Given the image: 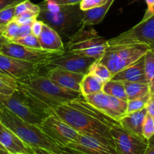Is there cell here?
<instances>
[{
  "label": "cell",
  "instance_id": "1",
  "mask_svg": "<svg viewBox=\"0 0 154 154\" xmlns=\"http://www.w3.org/2000/svg\"><path fill=\"white\" fill-rule=\"evenodd\" d=\"M54 113L79 133L94 137L115 147L110 129L120 125L119 123L96 109L83 96L57 107Z\"/></svg>",
  "mask_w": 154,
  "mask_h": 154
},
{
  "label": "cell",
  "instance_id": "2",
  "mask_svg": "<svg viewBox=\"0 0 154 154\" xmlns=\"http://www.w3.org/2000/svg\"><path fill=\"white\" fill-rule=\"evenodd\" d=\"M17 81L18 88L44 117L54 113L57 107L82 96L80 92L61 87L38 73Z\"/></svg>",
  "mask_w": 154,
  "mask_h": 154
},
{
  "label": "cell",
  "instance_id": "3",
  "mask_svg": "<svg viewBox=\"0 0 154 154\" xmlns=\"http://www.w3.org/2000/svg\"><path fill=\"white\" fill-rule=\"evenodd\" d=\"M0 109L1 123L32 148H43L57 154L77 153L53 141L37 125L22 120L4 106L0 105Z\"/></svg>",
  "mask_w": 154,
  "mask_h": 154
},
{
  "label": "cell",
  "instance_id": "4",
  "mask_svg": "<svg viewBox=\"0 0 154 154\" xmlns=\"http://www.w3.org/2000/svg\"><path fill=\"white\" fill-rule=\"evenodd\" d=\"M38 19L43 21L58 32L60 37L70 38L82 26L84 11L81 10L79 5H60L55 12L40 8Z\"/></svg>",
  "mask_w": 154,
  "mask_h": 154
},
{
  "label": "cell",
  "instance_id": "5",
  "mask_svg": "<svg viewBox=\"0 0 154 154\" xmlns=\"http://www.w3.org/2000/svg\"><path fill=\"white\" fill-rule=\"evenodd\" d=\"M67 50L99 60L108 47L107 40L90 26L82 25L67 42Z\"/></svg>",
  "mask_w": 154,
  "mask_h": 154
},
{
  "label": "cell",
  "instance_id": "6",
  "mask_svg": "<svg viewBox=\"0 0 154 154\" xmlns=\"http://www.w3.org/2000/svg\"><path fill=\"white\" fill-rule=\"evenodd\" d=\"M148 50L147 47L140 45L107 47L106 51L98 60L109 69L113 76L138 61Z\"/></svg>",
  "mask_w": 154,
  "mask_h": 154
},
{
  "label": "cell",
  "instance_id": "7",
  "mask_svg": "<svg viewBox=\"0 0 154 154\" xmlns=\"http://www.w3.org/2000/svg\"><path fill=\"white\" fill-rule=\"evenodd\" d=\"M108 47L140 45L154 52V15L116 37L107 40Z\"/></svg>",
  "mask_w": 154,
  "mask_h": 154
},
{
  "label": "cell",
  "instance_id": "8",
  "mask_svg": "<svg viewBox=\"0 0 154 154\" xmlns=\"http://www.w3.org/2000/svg\"><path fill=\"white\" fill-rule=\"evenodd\" d=\"M0 105L32 124L39 126L45 118L33 107L19 88L11 95L0 94Z\"/></svg>",
  "mask_w": 154,
  "mask_h": 154
},
{
  "label": "cell",
  "instance_id": "9",
  "mask_svg": "<svg viewBox=\"0 0 154 154\" xmlns=\"http://www.w3.org/2000/svg\"><path fill=\"white\" fill-rule=\"evenodd\" d=\"M38 126L53 141L64 147L75 141L80 134L55 113L45 117Z\"/></svg>",
  "mask_w": 154,
  "mask_h": 154
},
{
  "label": "cell",
  "instance_id": "10",
  "mask_svg": "<svg viewBox=\"0 0 154 154\" xmlns=\"http://www.w3.org/2000/svg\"><path fill=\"white\" fill-rule=\"evenodd\" d=\"M84 99L101 113L118 123L126 114L127 101L122 100L103 91L89 95Z\"/></svg>",
  "mask_w": 154,
  "mask_h": 154
},
{
  "label": "cell",
  "instance_id": "11",
  "mask_svg": "<svg viewBox=\"0 0 154 154\" xmlns=\"http://www.w3.org/2000/svg\"><path fill=\"white\" fill-rule=\"evenodd\" d=\"M96 60L93 57L65 51L50 59L44 66L48 69L60 68L70 72L87 74L89 68Z\"/></svg>",
  "mask_w": 154,
  "mask_h": 154
},
{
  "label": "cell",
  "instance_id": "12",
  "mask_svg": "<svg viewBox=\"0 0 154 154\" xmlns=\"http://www.w3.org/2000/svg\"><path fill=\"white\" fill-rule=\"evenodd\" d=\"M0 53L8 57L35 63L42 67L50 59L61 52L28 48L11 42H7L0 48Z\"/></svg>",
  "mask_w": 154,
  "mask_h": 154
},
{
  "label": "cell",
  "instance_id": "13",
  "mask_svg": "<svg viewBox=\"0 0 154 154\" xmlns=\"http://www.w3.org/2000/svg\"><path fill=\"white\" fill-rule=\"evenodd\" d=\"M110 134L120 154H144L147 140L125 130L120 125L111 126Z\"/></svg>",
  "mask_w": 154,
  "mask_h": 154
},
{
  "label": "cell",
  "instance_id": "14",
  "mask_svg": "<svg viewBox=\"0 0 154 154\" xmlns=\"http://www.w3.org/2000/svg\"><path fill=\"white\" fill-rule=\"evenodd\" d=\"M41 67L35 63L8 57L0 53V72L17 81L38 73Z\"/></svg>",
  "mask_w": 154,
  "mask_h": 154
},
{
  "label": "cell",
  "instance_id": "15",
  "mask_svg": "<svg viewBox=\"0 0 154 154\" xmlns=\"http://www.w3.org/2000/svg\"><path fill=\"white\" fill-rule=\"evenodd\" d=\"M67 147L77 153L84 154H120L112 144L81 133Z\"/></svg>",
  "mask_w": 154,
  "mask_h": 154
},
{
  "label": "cell",
  "instance_id": "16",
  "mask_svg": "<svg viewBox=\"0 0 154 154\" xmlns=\"http://www.w3.org/2000/svg\"><path fill=\"white\" fill-rule=\"evenodd\" d=\"M85 75L86 74L70 72L60 68H53L48 69L46 76L61 87L80 92L81 83Z\"/></svg>",
  "mask_w": 154,
  "mask_h": 154
},
{
  "label": "cell",
  "instance_id": "17",
  "mask_svg": "<svg viewBox=\"0 0 154 154\" xmlns=\"http://www.w3.org/2000/svg\"><path fill=\"white\" fill-rule=\"evenodd\" d=\"M0 144L11 154H35L32 147L26 144L2 123L0 126Z\"/></svg>",
  "mask_w": 154,
  "mask_h": 154
},
{
  "label": "cell",
  "instance_id": "18",
  "mask_svg": "<svg viewBox=\"0 0 154 154\" xmlns=\"http://www.w3.org/2000/svg\"><path fill=\"white\" fill-rule=\"evenodd\" d=\"M38 39L41 48L45 51L58 53L66 51L62 38L58 32L45 23L40 35L38 36Z\"/></svg>",
  "mask_w": 154,
  "mask_h": 154
},
{
  "label": "cell",
  "instance_id": "19",
  "mask_svg": "<svg viewBox=\"0 0 154 154\" xmlns=\"http://www.w3.org/2000/svg\"><path fill=\"white\" fill-rule=\"evenodd\" d=\"M111 79L122 82H139L147 84L144 74V56L131 66L113 75Z\"/></svg>",
  "mask_w": 154,
  "mask_h": 154
},
{
  "label": "cell",
  "instance_id": "20",
  "mask_svg": "<svg viewBox=\"0 0 154 154\" xmlns=\"http://www.w3.org/2000/svg\"><path fill=\"white\" fill-rule=\"evenodd\" d=\"M147 113V108H144L135 112L126 114L119 120V124L130 133L144 138L142 135V126Z\"/></svg>",
  "mask_w": 154,
  "mask_h": 154
},
{
  "label": "cell",
  "instance_id": "21",
  "mask_svg": "<svg viewBox=\"0 0 154 154\" xmlns=\"http://www.w3.org/2000/svg\"><path fill=\"white\" fill-rule=\"evenodd\" d=\"M114 1L115 0H108L102 5L84 11L82 25L92 26L102 23Z\"/></svg>",
  "mask_w": 154,
  "mask_h": 154
},
{
  "label": "cell",
  "instance_id": "22",
  "mask_svg": "<svg viewBox=\"0 0 154 154\" xmlns=\"http://www.w3.org/2000/svg\"><path fill=\"white\" fill-rule=\"evenodd\" d=\"M104 83L95 75L87 73L81 83L80 92L83 97L102 91Z\"/></svg>",
  "mask_w": 154,
  "mask_h": 154
},
{
  "label": "cell",
  "instance_id": "23",
  "mask_svg": "<svg viewBox=\"0 0 154 154\" xmlns=\"http://www.w3.org/2000/svg\"><path fill=\"white\" fill-rule=\"evenodd\" d=\"M144 74L149 89V99L154 97V52L148 50L144 55Z\"/></svg>",
  "mask_w": 154,
  "mask_h": 154
},
{
  "label": "cell",
  "instance_id": "24",
  "mask_svg": "<svg viewBox=\"0 0 154 154\" xmlns=\"http://www.w3.org/2000/svg\"><path fill=\"white\" fill-rule=\"evenodd\" d=\"M127 101L149 96V89L147 84L139 82H123Z\"/></svg>",
  "mask_w": 154,
  "mask_h": 154
},
{
  "label": "cell",
  "instance_id": "25",
  "mask_svg": "<svg viewBox=\"0 0 154 154\" xmlns=\"http://www.w3.org/2000/svg\"><path fill=\"white\" fill-rule=\"evenodd\" d=\"M102 91L107 94L111 95L122 100L127 101V96L125 90L124 84L122 81L112 79L109 80L107 82L104 83Z\"/></svg>",
  "mask_w": 154,
  "mask_h": 154
},
{
  "label": "cell",
  "instance_id": "26",
  "mask_svg": "<svg viewBox=\"0 0 154 154\" xmlns=\"http://www.w3.org/2000/svg\"><path fill=\"white\" fill-rule=\"evenodd\" d=\"M87 73H90L95 75L96 78H99L103 83L107 82L112 78V75L109 69L98 60H96L89 68Z\"/></svg>",
  "mask_w": 154,
  "mask_h": 154
},
{
  "label": "cell",
  "instance_id": "27",
  "mask_svg": "<svg viewBox=\"0 0 154 154\" xmlns=\"http://www.w3.org/2000/svg\"><path fill=\"white\" fill-rule=\"evenodd\" d=\"M18 90L17 80L0 72V94L11 95Z\"/></svg>",
  "mask_w": 154,
  "mask_h": 154
},
{
  "label": "cell",
  "instance_id": "28",
  "mask_svg": "<svg viewBox=\"0 0 154 154\" xmlns=\"http://www.w3.org/2000/svg\"><path fill=\"white\" fill-rule=\"evenodd\" d=\"M20 27V25L18 24L14 20L9 23L2 30V35L8 41H11L13 39L19 37Z\"/></svg>",
  "mask_w": 154,
  "mask_h": 154
},
{
  "label": "cell",
  "instance_id": "29",
  "mask_svg": "<svg viewBox=\"0 0 154 154\" xmlns=\"http://www.w3.org/2000/svg\"><path fill=\"white\" fill-rule=\"evenodd\" d=\"M8 42H14V43L18 44V45H23V46L28 47V48H36V49H42L39 44L38 39L37 36L34 35L33 34H30L29 35L22 38H17Z\"/></svg>",
  "mask_w": 154,
  "mask_h": 154
},
{
  "label": "cell",
  "instance_id": "30",
  "mask_svg": "<svg viewBox=\"0 0 154 154\" xmlns=\"http://www.w3.org/2000/svg\"><path fill=\"white\" fill-rule=\"evenodd\" d=\"M40 11V7H39L38 5L33 4L32 2H30V0H26V1L22 2L17 5L16 7H15L14 17L27 11H32L39 14Z\"/></svg>",
  "mask_w": 154,
  "mask_h": 154
},
{
  "label": "cell",
  "instance_id": "31",
  "mask_svg": "<svg viewBox=\"0 0 154 154\" xmlns=\"http://www.w3.org/2000/svg\"><path fill=\"white\" fill-rule=\"evenodd\" d=\"M149 101V96L141 99H132L127 101V108H126V114L135 112L140 111L143 108H146L147 102Z\"/></svg>",
  "mask_w": 154,
  "mask_h": 154
},
{
  "label": "cell",
  "instance_id": "32",
  "mask_svg": "<svg viewBox=\"0 0 154 154\" xmlns=\"http://www.w3.org/2000/svg\"><path fill=\"white\" fill-rule=\"evenodd\" d=\"M15 7L16 5L11 6V7L6 8L0 11V31L1 32L3 28L14 19Z\"/></svg>",
  "mask_w": 154,
  "mask_h": 154
},
{
  "label": "cell",
  "instance_id": "33",
  "mask_svg": "<svg viewBox=\"0 0 154 154\" xmlns=\"http://www.w3.org/2000/svg\"><path fill=\"white\" fill-rule=\"evenodd\" d=\"M142 135L146 140H149L154 135V120L147 113L142 126Z\"/></svg>",
  "mask_w": 154,
  "mask_h": 154
},
{
  "label": "cell",
  "instance_id": "34",
  "mask_svg": "<svg viewBox=\"0 0 154 154\" xmlns=\"http://www.w3.org/2000/svg\"><path fill=\"white\" fill-rule=\"evenodd\" d=\"M38 14L27 11L14 17V20L20 25H32V23L38 17Z\"/></svg>",
  "mask_w": 154,
  "mask_h": 154
},
{
  "label": "cell",
  "instance_id": "35",
  "mask_svg": "<svg viewBox=\"0 0 154 154\" xmlns=\"http://www.w3.org/2000/svg\"><path fill=\"white\" fill-rule=\"evenodd\" d=\"M108 0H82L79 4L80 8L83 11L94 8L105 4Z\"/></svg>",
  "mask_w": 154,
  "mask_h": 154
},
{
  "label": "cell",
  "instance_id": "36",
  "mask_svg": "<svg viewBox=\"0 0 154 154\" xmlns=\"http://www.w3.org/2000/svg\"><path fill=\"white\" fill-rule=\"evenodd\" d=\"M44 22L41 20H35L34 22L32 24V34H33L35 36H38L40 35L41 32L42 30V27H43Z\"/></svg>",
  "mask_w": 154,
  "mask_h": 154
},
{
  "label": "cell",
  "instance_id": "37",
  "mask_svg": "<svg viewBox=\"0 0 154 154\" xmlns=\"http://www.w3.org/2000/svg\"><path fill=\"white\" fill-rule=\"evenodd\" d=\"M58 5H79L82 0H47Z\"/></svg>",
  "mask_w": 154,
  "mask_h": 154
},
{
  "label": "cell",
  "instance_id": "38",
  "mask_svg": "<svg viewBox=\"0 0 154 154\" xmlns=\"http://www.w3.org/2000/svg\"><path fill=\"white\" fill-rule=\"evenodd\" d=\"M26 0H0V11L6 8L14 6Z\"/></svg>",
  "mask_w": 154,
  "mask_h": 154
},
{
  "label": "cell",
  "instance_id": "39",
  "mask_svg": "<svg viewBox=\"0 0 154 154\" xmlns=\"http://www.w3.org/2000/svg\"><path fill=\"white\" fill-rule=\"evenodd\" d=\"M32 34V25H20L19 37L22 38Z\"/></svg>",
  "mask_w": 154,
  "mask_h": 154
},
{
  "label": "cell",
  "instance_id": "40",
  "mask_svg": "<svg viewBox=\"0 0 154 154\" xmlns=\"http://www.w3.org/2000/svg\"><path fill=\"white\" fill-rule=\"evenodd\" d=\"M144 154H154V135L147 140V146Z\"/></svg>",
  "mask_w": 154,
  "mask_h": 154
},
{
  "label": "cell",
  "instance_id": "41",
  "mask_svg": "<svg viewBox=\"0 0 154 154\" xmlns=\"http://www.w3.org/2000/svg\"><path fill=\"white\" fill-rule=\"evenodd\" d=\"M146 108H147V113L153 117L154 120V97L152 98L151 99H149Z\"/></svg>",
  "mask_w": 154,
  "mask_h": 154
},
{
  "label": "cell",
  "instance_id": "42",
  "mask_svg": "<svg viewBox=\"0 0 154 154\" xmlns=\"http://www.w3.org/2000/svg\"><path fill=\"white\" fill-rule=\"evenodd\" d=\"M153 15H154V4L150 8H147V10H146L145 11V14H144V17H143L142 20H141V21L146 20L150 18V17H152Z\"/></svg>",
  "mask_w": 154,
  "mask_h": 154
},
{
  "label": "cell",
  "instance_id": "43",
  "mask_svg": "<svg viewBox=\"0 0 154 154\" xmlns=\"http://www.w3.org/2000/svg\"><path fill=\"white\" fill-rule=\"evenodd\" d=\"M35 154H54L52 152L43 148H32Z\"/></svg>",
  "mask_w": 154,
  "mask_h": 154
},
{
  "label": "cell",
  "instance_id": "44",
  "mask_svg": "<svg viewBox=\"0 0 154 154\" xmlns=\"http://www.w3.org/2000/svg\"><path fill=\"white\" fill-rule=\"evenodd\" d=\"M7 42H8V41L5 38L3 37L2 35H0V48H1V47L5 43H6Z\"/></svg>",
  "mask_w": 154,
  "mask_h": 154
},
{
  "label": "cell",
  "instance_id": "45",
  "mask_svg": "<svg viewBox=\"0 0 154 154\" xmlns=\"http://www.w3.org/2000/svg\"><path fill=\"white\" fill-rule=\"evenodd\" d=\"M0 154H11V153H8V152L6 150L0 148Z\"/></svg>",
  "mask_w": 154,
  "mask_h": 154
},
{
  "label": "cell",
  "instance_id": "46",
  "mask_svg": "<svg viewBox=\"0 0 154 154\" xmlns=\"http://www.w3.org/2000/svg\"><path fill=\"white\" fill-rule=\"evenodd\" d=\"M54 154H57V153H54ZM64 154H84V153H64Z\"/></svg>",
  "mask_w": 154,
  "mask_h": 154
},
{
  "label": "cell",
  "instance_id": "47",
  "mask_svg": "<svg viewBox=\"0 0 154 154\" xmlns=\"http://www.w3.org/2000/svg\"><path fill=\"white\" fill-rule=\"evenodd\" d=\"M140 1V0H132V2H136Z\"/></svg>",
  "mask_w": 154,
  "mask_h": 154
},
{
  "label": "cell",
  "instance_id": "48",
  "mask_svg": "<svg viewBox=\"0 0 154 154\" xmlns=\"http://www.w3.org/2000/svg\"><path fill=\"white\" fill-rule=\"evenodd\" d=\"M0 148H2V149H4V150H5V149L4 147H2V144H0Z\"/></svg>",
  "mask_w": 154,
  "mask_h": 154
},
{
  "label": "cell",
  "instance_id": "49",
  "mask_svg": "<svg viewBox=\"0 0 154 154\" xmlns=\"http://www.w3.org/2000/svg\"><path fill=\"white\" fill-rule=\"evenodd\" d=\"M2 125V123H1V121H0V126H1Z\"/></svg>",
  "mask_w": 154,
  "mask_h": 154
},
{
  "label": "cell",
  "instance_id": "50",
  "mask_svg": "<svg viewBox=\"0 0 154 154\" xmlns=\"http://www.w3.org/2000/svg\"><path fill=\"white\" fill-rule=\"evenodd\" d=\"M0 35H2V32H1V31H0Z\"/></svg>",
  "mask_w": 154,
  "mask_h": 154
},
{
  "label": "cell",
  "instance_id": "51",
  "mask_svg": "<svg viewBox=\"0 0 154 154\" xmlns=\"http://www.w3.org/2000/svg\"><path fill=\"white\" fill-rule=\"evenodd\" d=\"M0 112H1V109H0Z\"/></svg>",
  "mask_w": 154,
  "mask_h": 154
},
{
  "label": "cell",
  "instance_id": "52",
  "mask_svg": "<svg viewBox=\"0 0 154 154\" xmlns=\"http://www.w3.org/2000/svg\"><path fill=\"white\" fill-rule=\"evenodd\" d=\"M18 154H21V153H18Z\"/></svg>",
  "mask_w": 154,
  "mask_h": 154
}]
</instances>
